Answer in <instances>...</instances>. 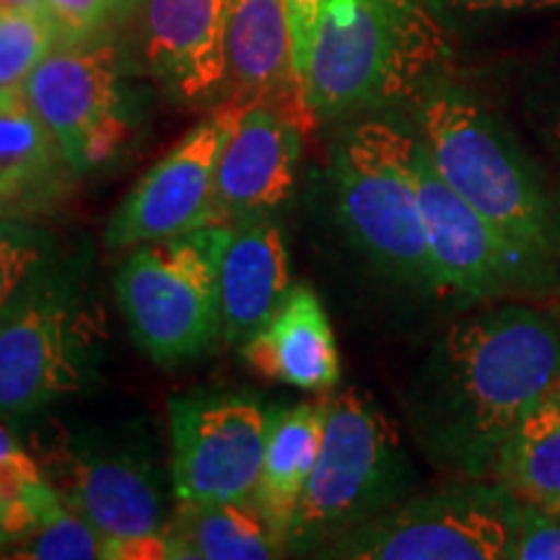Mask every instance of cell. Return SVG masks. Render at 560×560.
Masks as SVG:
<instances>
[{"mask_svg": "<svg viewBox=\"0 0 560 560\" xmlns=\"http://www.w3.org/2000/svg\"><path fill=\"white\" fill-rule=\"evenodd\" d=\"M42 475L75 514L107 537L164 529V493L151 454L104 436H62L42 446Z\"/></svg>", "mask_w": 560, "mask_h": 560, "instance_id": "4fadbf2b", "label": "cell"}, {"mask_svg": "<svg viewBox=\"0 0 560 560\" xmlns=\"http://www.w3.org/2000/svg\"><path fill=\"white\" fill-rule=\"evenodd\" d=\"M107 535L60 501L30 535L11 545L16 560H104Z\"/></svg>", "mask_w": 560, "mask_h": 560, "instance_id": "cb8c5ba5", "label": "cell"}, {"mask_svg": "<svg viewBox=\"0 0 560 560\" xmlns=\"http://www.w3.org/2000/svg\"><path fill=\"white\" fill-rule=\"evenodd\" d=\"M130 70L107 32L89 42H58L21 83L73 174L100 170L130 143L138 125Z\"/></svg>", "mask_w": 560, "mask_h": 560, "instance_id": "ba28073f", "label": "cell"}, {"mask_svg": "<svg viewBox=\"0 0 560 560\" xmlns=\"http://www.w3.org/2000/svg\"><path fill=\"white\" fill-rule=\"evenodd\" d=\"M138 0H109V9H112V16H115V26L122 24V19L128 16L132 11V5H136Z\"/></svg>", "mask_w": 560, "mask_h": 560, "instance_id": "d6a6232c", "label": "cell"}, {"mask_svg": "<svg viewBox=\"0 0 560 560\" xmlns=\"http://www.w3.org/2000/svg\"><path fill=\"white\" fill-rule=\"evenodd\" d=\"M416 132L433 170L503 236L540 260L560 257V219L501 125L454 89L418 96Z\"/></svg>", "mask_w": 560, "mask_h": 560, "instance_id": "3957f363", "label": "cell"}, {"mask_svg": "<svg viewBox=\"0 0 560 560\" xmlns=\"http://www.w3.org/2000/svg\"><path fill=\"white\" fill-rule=\"evenodd\" d=\"M283 5H285V16H289V30H291L293 73H296V83L301 91V81H304L314 32H317V21H319L325 0H283ZM301 100H304V96H301Z\"/></svg>", "mask_w": 560, "mask_h": 560, "instance_id": "83f0119b", "label": "cell"}, {"mask_svg": "<svg viewBox=\"0 0 560 560\" xmlns=\"http://www.w3.org/2000/svg\"><path fill=\"white\" fill-rule=\"evenodd\" d=\"M75 177L21 86H0V215L34 221L55 210Z\"/></svg>", "mask_w": 560, "mask_h": 560, "instance_id": "d6986e66", "label": "cell"}, {"mask_svg": "<svg viewBox=\"0 0 560 560\" xmlns=\"http://www.w3.org/2000/svg\"><path fill=\"white\" fill-rule=\"evenodd\" d=\"M240 350L265 380L317 395H327L340 384L338 340L310 285H293L280 310Z\"/></svg>", "mask_w": 560, "mask_h": 560, "instance_id": "e0dca14e", "label": "cell"}, {"mask_svg": "<svg viewBox=\"0 0 560 560\" xmlns=\"http://www.w3.org/2000/svg\"><path fill=\"white\" fill-rule=\"evenodd\" d=\"M560 380V322L527 304L459 319L441 335L418 384L425 450L465 478H488L509 433Z\"/></svg>", "mask_w": 560, "mask_h": 560, "instance_id": "6da1fadb", "label": "cell"}, {"mask_svg": "<svg viewBox=\"0 0 560 560\" xmlns=\"http://www.w3.org/2000/svg\"><path fill=\"white\" fill-rule=\"evenodd\" d=\"M418 132L366 117L335 140L330 177L350 242L384 276L439 296L418 190Z\"/></svg>", "mask_w": 560, "mask_h": 560, "instance_id": "277c9868", "label": "cell"}, {"mask_svg": "<svg viewBox=\"0 0 560 560\" xmlns=\"http://www.w3.org/2000/svg\"><path fill=\"white\" fill-rule=\"evenodd\" d=\"M439 19L450 16H480V13H514L560 9V0H425Z\"/></svg>", "mask_w": 560, "mask_h": 560, "instance_id": "f1b7e54d", "label": "cell"}, {"mask_svg": "<svg viewBox=\"0 0 560 560\" xmlns=\"http://www.w3.org/2000/svg\"><path fill=\"white\" fill-rule=\"evenodd\" d=\"M30 535V527L9 511H0V550L11 548L13 542H19L21 537Z\"/></svg>", "mask_w": 560, "mask_h": 560, "instance_id": "f546056e", "label": "cell"}, {"mask_svg": "<svg viewBox=\"0 0 560 560\" xmlns=\"http://www.w3.org/2000/svg\"><path fill=\"white\" fill-rule=\"evenodd\" d=\"M322 431H325V397L293 408H272L270 436L252 506L260 511L283 542H289L291 522L317 465Z\"/></svg>", "mask_w": 560, "mask_h": 560, "instance_id": "ffe728a7", "label": "cell"}, {"mask_svg": "<svg viewBox=\"0 0 560 560\" xmlns=\"http://www.w3.org/2000/svg\"><path fill=\"white\" fill-rule=\"evenodd\" d=\"M21 452H26L24 446L19 444V439L13 436V431L5 425V418H0V462L19 457Z\"/></svg>", "mask_w": 560, "mask_h": 560, "instance_id": "4dcf8cb0", "label": "cell"}, {"mask_svg": "<svg viewBox=\"0 0 560 560\" xmlns=\"http://www.w3.org/2000/svg\"><path fill=\"white\" fill-rule=\"evenodd\" d=\"M511 560H560V511L524 506Z\"/></svg>", "mask_w": 560, "mask_h": 560, "instance_id": "4316f807", "label": "cell"}, {"mask_svg": "<svg viewBox=\"0 0 560 560\" xmlns=\"http://www.w3.org/2000/svg\"><path fill=\"white\" fill-rule=\"evenodd\" d=\"M102 317L52 272L0 314V418H26L94 376Z\"/></svg>", "mask_w": 560, "mask_h": 560, "instance_id": "9c48e42d", "label": "cell"}, {"mask_svg": "<svg viewBox=\"0 0 560 560\" xmlns=\"http://www.w3.org/2000/svg\"><path fill=\"white\" fill-rule=\"evenodd\" d=\"M524 506L560 511V402L545 397L509 433L488 470Z\"/></svg>", "mask_w": 560, "mask_h": 560, "instance_id": "7402d4cb", "label": "cell"}, {"mask_svg": "<svg viewBox=\"0 0 560 560\" xmlns=\"http://www.w3.org/2000/svg\"><path fill=\"white\" fill-rule=\"evenodd\" d=\"M247 107L249 102L234 96L215 104L213 115L195 125L130 187L104 231V244L112 255L219 221L215 174L223 145Z\"/></svg>", "mask_w": 560, "mask_h": 560, "instance_id": "7c38bea8", "label": "cell"}, {"mask_svg": "<svg viewBox=\"0 0 560 560\" xmlns=\"http://www.w3.org/2000/svg\"><path fill=\"white\" fill-rule=\"evenodd\" d=\"M299 120L268 102L249 104L223 145L215 174V219L270 215L291 198L301 161Z\"/></svg>", "mask_w": 560, "mask_h": 560, "instance_id": "9a60e30c", "label": "cell"}, {"mask_svg": "<svg viewBox=\"0 0 560 560\" xmlns=\"http://www.w3.org/2000/svg\"><path fill=\"white\" fill-rule=\"evenodd\" d=\"M60 42H89L115 30L109 0H45Z\"/></svg>", "mask_w": 560, "mask_h": 560, "instance_id": "484cf974", "label": "cell"}, {"mask_svg": "<svg viewBox=\"0 0 560 560\" xmlns=\"http://www.w3.org/2000/svg\"><path fill=\"white\" fill-rule=\"evenodd\" d=\"M130 68L187 107L221 104L229 91V0H138L122 19Z\"/></svg>", "mask_w": 560, "mask_h": 560, "instance_id": "5bb4252c", "label": "cell"}, {"mask_svg": "<svg viewBox=\"0 0 560 560\" xmlns=\"http://www.w3.org/2000/svg\"><path fill=\"white\" fill-rule=\"evenodd\" d=\"M58 42L47 11L0 9V86H21Z\"/></svg>", "mask_w": 560, "mask_h": 560, "instance_id": "d4e9b609", "label": "cell"}, {"mask_svg": "<svg viewBox=\"0 0 560 560\" xmlns=\"http://www.w3.org/2000/svg\"><path fill=\"white\" fill-rule=\"evenodd\" d=\"M55 272V242L34 221L0 215V314Z\"/></svg>", "mask_w": 560, "mask_h": 560, "instance_id": "603a6c76", "label": "cell"}, {"mask_svg": "<svg viewBox=\"0 0 560 560\" xmlns=\"http://www.w3.org/2000/svg\"><path fill=\"white\" fill-rule=\"evenodd\" d=\"M3 556H5V552H3V550H0V558H3Z\"/></svg>", "mask_w": 560, "mask_h": 560, "instance_id": "e575fe53", "label": "cell"}, {"mask_svg": "<svg viewBox=\"0 0 560 560\" xmlns=\"http://www.w3.org/2000/svg\"><path fill=\"white\" fill-rule=\"evenodd\" d=\"M272 408L236 392L170 400L172 490L179 503L252 501L268 446Z\"/></svg>", "mask_w": 560, "mask_h": 560, "instance_id": "30bf717a", "label": "cell"}, {"mask_svg": "<svg viewBox=\"0 0 560 560\" xmlns=\"http://www.w3.org/2000/svg\"><path fill=\"white\" fill-rule=\"evenodd\" d=\"M229 221L125 252L117 304L136 346L159 366L198 359L221 340L219 268Z\"/></svg>", "mask_w": 560, "mask_h": 560, "instance_id": "8992f818", "label": "cell"}, {"mask_svg": "<svg viewBox=\"0 0 560 560\" xmlns=\"http://www.w3.org/2000/svg\"><path fill=\"white\" fill-rule=\"evenodd\" d=\"M416 170L439 296L482 301L548 289L556 265L511 242L470 202L459 198L433 170L420 138Z\"/></svg>", "mask_w": 560, "mask_h": 560, "instance_id": "8fae6325", "label": "cell"}, {"mask_svg": "<svg viewBox=\"0 0 560 560\" xmlns=\"http://www.w3.org/2000/svg\"><path fill=\"white\" fill-rule=\"evenodd\" d=\"M221 340L242 346L291 291V260L283 229L270 215L231 223L219 268Z\"/></svg>", "mask_w": 560, "mask_h": 560, "instance_id": "2e32d148", "label": "cell"}, {"mask_svg": "<svg viewBox=\"0 0 560 560\" xmlns=\"http://www.w3.org/2000/svg\"><path fill=\"white\" fill-rule=\"evenodd\" d=\"M550 397H556V400L560 402V380H558V384H556V389L550 392Z\"/></svg>", "mask_w": 560, "mask_h": 560, "instance_id": "836d02e7", "label": "cell"}, {"mask_svg": "<svg viewBox=\"0 0 560 560\" xmlns=\"http://www.w3.org/2000/svg\"><path fill=\"white\" fill-rule=\"evenodd\" d=\"M226 100L268 102L301 128L310 125L293 73L291 30L283 0H229Z\"/></svg>", "mask_w": 560, "mask_h": 560, "instance_id": "ac0fdd59", "label": "cell"}, {"mask_svg": "<svg viewBox=\"0 0 560 560\" xmlns=\"http://www.w3.org/2000/svg\"><path fill=\"white\" fill-rule=\"evenodd\" d=\"M400 433L359 387L327 392L325 431L289 529V552H317L400 501L408 486Z\"/></svg>", "mask_w": 560, "mask_h": 560, "instance_id": "5b68a950", "label": "cell"}, {"mask_svg": "<svg viewBox=\"0 0 560 560\" xmlns=\"http://www.w3.org/2000/svg\"><path fill=\"white\" fill-rule=\"evenodd\" d=\"M161 532L172 560H272L289 552L252 501L179 503Z\"/></svg>", "mask_w": 560, "mask_h": 560, "instance_id": "44dd1931", "label": "cell"}, {"mask_svg": "<svg viewBox=\"0 0 560 560\" xmlns=\"http://www.w3.org/2000/svg\"><path fill=\"white\" fill-rule=\"evenodd\" d=\"M446 58L425 0H325L301 81L310 125L418 100Z\"/></svg>", "mask_w": 560, "mask_h": 560, "instance_id": "7a4b0ae2", "label": "cell"}, {"mask_svg": "<svg viewBox=\"0 0 560 560\" xmlns=\"http://www.w3.org/2000/svg\"><path fill=\"white\" fill-rule=\"evenodd\" d=\"M522 503L490 478L397 501L314 552L342 560H511Z\"/></svg>", "mask_w": 560, "mask_h": 560, "instance_id": "52a82bcc", "label": "cell"}, {"mask_svg": "<svg viewBox=\"0 0 560 560\" xmlns=\"http://www.w3.org/2000/svg\"><path fill=\"white\" fill-rule=\"evenodd\" d=\"M0 9L13 11H47L45 0H0Z\"/></svg>", "mask_w": 560, "mask_h": 560, "instance_id": "1f68e13d", "label": "cell"}]
</instances>
